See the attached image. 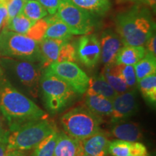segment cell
<instances>
[{
	"label": "cell",
	"instance_id": "26",
	"mask_svg": "<svg viewBox=\"0 0 156 156\" xmlns=\"http://www.w3.org/2000/svg\"><path fill=\"white\" fill-rule=\"evenodd\" d=\"M58 132L56 131L46 136L34 148L32 156H54Z\"/></svg>",
	"mask_w": 156,
	"mask_h": 156
},
{
	"label": "cell",
	"instance_id": "24",
	"mask_svg": "<svg viewBox=\"0 0 156 156\" xmlns=\"http://www.w3.org/2000/svg\"><path fill=\"white\" fill-rule=\"evenodd\" d=\"M137 85L142 96L148 103L155 106L156 103V75L155 74L144 77L137 82Z\"/></svg>",
	"mask_w": 156,
	"mask_h": 156
},
{
	"label": "cell",
	"instance_id": "31",
	"mask_svg": "<svg viewBox=\"0 0 156 156\" xmlns=\"http://www.w3.org/2000/svg\"><path fill=\"white\" fill-rule=\"evenodd\" d=\"M77 61L76 48L73 44L67 41L62 44L56 62H72Z\"/></svg>",
	"mask_w": 156,
	"mask_h": 156
},
{
	"label": "cell",
	"instance_id": "37",
	"mask_svg": "<svg viewBox=\"0 0 156 156\" xmlns=\"http://www.w3.org/2000/svg\"><path fill=\"white\" fill-rule=\"evenodd\" d=\"M7 23V11L3 4L0 3V29H4Z\"/></svg>",
	"mask_w": 156,
	"mask_h": 156
},
{
	"label": "cell",
	"instance_id": "23",
	"mask_svg": "<svg viewBox=\"0 0 156 156\" xmlns=\"http://www.w3.org/2000/svg\"><path fill=\"white\" fill-rule=\"evenodd\" d=\"M88 88L111 101H113V99L118 94L107 83L101 73L90 78Z\"/></svg>",
	"mask_w": 156,
	"mask_h": 156
},
{
	"label": "cell",
	"instance_id": "33",
	"mask_svg": "<svg viewBox=\"0 0 156 156\" xmlns=\"http://www.w3.org/2000/svg\"><path fill=\"white\" fill-rule=\"evenodd\" d=\"M48 12L50 15L56 14L62 0H36Z\"/></svg>",
	"mask_w": 156,
	"mask_h": 156
},
{
	"label": "cell",
	"instance_id": "27",
	"mask_svg": "<svg viewBox=\"0 0 156 156\" xmlns=\"http://www.w3.org/2000/svg\"><path fill=\"white\" fill-rule=\"evenodd\" d=\"M34 23V22L31 21L22 12H20L13 17L11 20H9L4 29L13 31L17 34L25 35L30 30Z\"/></svg>",
	"mask_w": 156,
	"mask_h": 156
},
{
	"label": "cell",
	"instance_id": "39",
	"mask_svg": "<svg viewBox=\"0 0 156 156\" xmlns=\"http://www.w3.org/2000/svg\"><path fill=\"white\" fill-rule=\"evenodd\" d=\"M142 4L147 6L150 9H151L153 12L155 11L156 8V0H139Z\"/></svg>",
	"mask_w": 156,
	"mask_h": 156
},
{
	"label": "cell",
	"instance_id": "13",
	"mask_svg": "<svg viewBox=\"0 0 156 156\" xmlns=\"http://www.w3.org/2000/svg\"><path fill=\"white\" fill-rule=\"evenodd\" d=\"M111 128V135L117 140L127 142H138L143 137V133L139 124L125 120L113 123Z\"/></svg>",
	"mask_w": 156,
	"mask_h": 156
},
{
	"label": "cell",
	"instance_id": "15",
	"mask_svg": "<svg viewBox=\"0 0 156 156\" xmlns=\"http://www.w3.org/2000/svg\"><path fill=\"white\" fill-rule=\"evenodd\" d=\"M82 141L84 153L91 156H107L111 141L104 132L100 131Z\"/></svg>",
	"mask_w": 156,
	"mask_h": 156
},
{
	"label": "cell",
	"instance_id": "25",
	"mask_svg": "<svg viewBox=\"0 0 156 156\" xmlns=\"http://www.w3.org/2000/svg\"><path fill=\"white\" fill-rule=\"evenodd\" d=\"M21 12L34 23L44 18L48 15L47 10L36 0L25 1Z\"/></svg>",
	"mask_w": 156,
	"mask_h": 156
},
{
	"label": "cell",
	"instance_id": "14",
	"mask_svg": "<svg viewBox=\"0 0 156 156\" xmlns=\"http://www.w3.org/2000/svg\"><path fill=\"white\" fill-rule=\"evenodd\" d=\"M83 153L81 140L75 139L65 132H58L54 156H81Z\"/></svg>",
	"mask_w": 156,
	"mask_h": 156
},
{
	"label": "cell",
	"instance_id": "43",
	"mask_svg": "<svg viewBox=\"0 0 156 156\" xmlns=\"http://www.w3.org/2000/svg\"><path fill=\"white\" fill-rule=\"evenodd\" d=\"M2 1V0H0V2H1Z\"/></svg>",
	"mask_w": 156,
	"mask_h": 156
},
{
	"label": "cell",
	"instance_id": "34",
	"mask_svg": "<svg viewBox=\"0 0 156 156\" xmlns=\"http://www.w3.org/2000/svg\"><path fill=\"white\" fill-rule=\"evenodd\" d=\"M130 156H149L147 148L141 142H132Z\"/></svg>",
	"mask_w": 156,
	"mask_h": 156
},
{
	"label": "cell",
	"instance_id": "1",
	"mask_svg": "<svg viewBox=\"0 0 156 156\" xmlns=\"http://www.w3.org/2000/svg\"><path fill=\"white\" fill-rule=\"evenodd\" d=\"M0 111L9 126V131L25 123L48 116L7 79L0 80Z\"/></svg>",
	"mask_w": 156,
	"mask_h": 156
},
{
	"label": "cell",
	"instance_id": "9",
	"mask_svg": "<svg viewBox=\"0 0 156 156\" xmlns=\"http://www.w3.org/2000/svg\"><path fill=\"white\" fill-rule=\"evenodd\" d=\"M46 69L65 82L76 94L83 95L88 88L89 77L75 62H54Z\"/></svg>",
	"mask_w": 156,
	"mask_h": 156
},
{
	"label": "cell",
	"instance_id": "36",
	"mask_svg": "<svg viewBox=\"0 0 156 156\" xmlns=\"http://www.w3.org/2000/svg\"><path fill=\"white\" fill-rule=\"evenodd\" d=\"M155 43H156V36L154 34L151 38H150L145 43V50L146 52L153 54V56H156V48H155Z\"/></svg>",
	"mask_w": 156,
	"mask_h": 156
},
{
	"label": "cell",
	"instance_id": "22",
	"mask_svg": "<svg viewBox=\"0 0 156 156\" xmlns=\"http://www.w3.org/2000/svg\"><path fill=\"white\" fill-rule=\"evenodd\" d=\"M136 80L140 81L144 77L156 73V57L146 52L144 57L134 65Z\"/></svg>",
	"mask_w": 156,
	"mask_h": 156
},
{
	"label": "cell",
	"instance_id": "4",
	"mask_svg": "<svg viewBox=\"0 0 156 156\" xmlns=\"http://www.w3.org/2000/svg\"><path fill=\"white\" fill-rule=\"evenodd\" d=\"M56 131L55 123L48 117L25 123L9 130L7 150L25 151L34 149L46 136Z\"/></svg>",
	"mask_w": 156,
	"mask_h": 156
},
{
	"label": "cell",
	"instance_id": "10",
	"mask_svg": "<svg viewBox=\"0 0 156 156\" xmlns=\"http://www.w3.org/2000/svg\"><path fill=\"white\" fill-rule=\"evenodd\" d=\"M138 109L136 89L118 93L112 101V112L110 116L112 122L127 119L134 116Z\"/></svg>",
	"mask_w": 156,
	"mask_h": 156
},
{
	"label": "cell",
	"instance_id": "19",
	"mask_svg": "<svg viewBox=\"0 0 156 156\" xmlns=\"http://www.w3.org/2000/svg\"><path fill=\"white\" fill-rule=\"evenodd\" d=\"M144 46H123L116 56L115 64L134 66L145 55Z\"/></svg>",
	"mask_w": 156,
	"mask_h": 156
},
{
	"label": "cell",
	"instance_id": "17",
	"mask_svg": "<svg viewBox=\"0 0 156 156\" xmlns=\"http://www.w3.org/2000/svg\"><path fill=\"white\" fill-rule=\"evenodd\" d=\"M85 105L90 112L100 116H111L112 112V101L87 88L85 92Z\"/></svg>",
	"mask_w": 156,
	"mask_h": 156
},
{
	"label": "cell",
	"instance_id": "28",
	"mask_svg": "<svg viewBox=\"0 0 156 156\" xmlns=\"http://www.w3.org/2000/svg\"><path fill=\"white\" fill-rule=\"evenodd\" d=\"M114 66L116 72L127 85L129 89L130 90H135L137 85V80H136L134 66L117 64H114Z\"/></svg>",
	"mask_w": 156,
	"mask_h": 156
},
{
	"label": "cell",
	"instance_id": "32",
	"mask_svg": "<svg viewBox=\"0 0 156 156\" xmlns=\"http://www.w3.org/2000/svg\"><path fill=\"white\" fill-rule=\"evenodd\" d=\"M25 2V0H2L0 2V3L3 4L7 8V23L22 12Z\"/></svg>",
	"mask_w": 156,
	"mask_h": 156
},
{
	"label": "cell",
	"instance_id": "20",
	"mask_svg": "<svg viewBox=\"0 0 156 156\" xmlns=\"http://www.w3.org/2000/svg\"><path fill=\"white\" fill-rule=\"evenodd\" d=\"M70 1L74 5L87 10L95 16L105 15L112 7V2L110 0H70Z\"/></svg>",
	"mask_w": 156,
	"mask_h": 156
},
{
	"label": "cell",
	"instance_id": "16",
	"mask_svg": "<svg viewBox=\"0 0 156 156\" xmlns=\"http://www.w3.org/2000/svg\"><path fill=\"white\" fill-rule=\"evenodd\" d=\"M66 40L56 38H44L39 42L42 69H46L51 64L56 62L62 44Z\"/></svg>",
	"mask_w": 156,
	"mask_h": 156
},
{
	"label": "cell",
	"instance_id": "3",
	"mask_svg": "<svg viewBox=\"0 0 156 156\" xmlns=\"http://www.w3.org/2000/svg\"><path fill=\"white\" fill-rule=\"evenodd\" d=\"M0 67L11 84L34 98L38 97L42 67L40 64L9 57H0Z\"/></svg>",
	"mask_w": 156,
	"mask_h": 156
},
{
	"label": "cell",
	"instance_id": "18",
	"mask_svg": "<svg viewBox=\"0 0 156 156\" xmlns=\"http://www.w3.org/2000/svg\"><path fill=\"white\" fill-rule=\"evenodd\" d=\"M45 19L48 23V28L44 38H56L69 41L72 38L73 33L57 15H52Z\"/></svg>",
	"mask_w": 156,
	"mask_h": 156
},
{
	"label": "cell",
	"instance_id": "8",
	"mask_svg": "<svg viewBox=\"0 0 156 156\" xmlns=\"http://www.w3.org/2000/svg\"><path fill=\"white\" fill-rule=\"evenodd\" d=\"M56 14L73 35L89 34L95 24L94 15L74 5L70 0H62Z\"/></svg>",
	"mask_w": 156,
	"mask_h": 156
},
{
	"label": "cell",
	"instance_id": "2",
	"mask_svg": "<svg viewBox=\"0 0 156 156\" xmlns=\"http://www.w3.org/2000/svg\"><path fill=\"white\" fill-rule=\"evenodd\" d=\"M116 30L123 46H145L155 34V23L149 9L134 5L117 15Z\"/></svg>",
	"mask_w": 156,
	"mask_h": 156
},
{
	"label": "cell",
	"instance_id": "30",
	"mask_svg": "<svg viewBox=\"0 0 156 156\" xmlns=\"http://www.w3.org/2000/svg\"><path fill=\"white\" fill-rule=\"evenodd\" d=\"M48 28V23L46 19L38 20L33 24L30 30L28 31L25 36L32 38L36 42H41L44 38L46 31Z\"/></svg>",
	"mask_w": 156,
	"mask_h": 156
},
{
	"label": "cell",
	"instance_id": "7",
	"mask_svg": "<svg viewBox=\"0 0 156 156\" xmlns=\"http://www.w3.org/2000/svg\"><path fill=\"white\" fill-rule=\"evenodd\" d=\"M39 90L46 108L53 114L63 110L76 96V93L65 82L46 69L41 77Z\"/></svg>",
	"mask_w": 156,
	"mask_h": 156
},
{
	"label": "cell",
	"instance_id": "42",
	"mask_svg": "<svg viewBox=\"0 0 156 156\" xmlns=\"http://www.w3.org/2000/svg\"><path fill=\"white\" fill-rule=\"evenodd\" d=\"M81 156H91V155H90L88 154H86V153H83Z\"/></svg>",
	"mask_w": 156,
	"mask_h": 156
},
{
	"label": "cell",
	"instance_id": "29",
	"mask_svg": "<svg viewBox=\"0 0 156 156\" xmlns=\"http://www.w3.org/2000/svg\"><path fill=\"white\" fill-rule=\"evenodd\" d=\"M132 142L116 140L110 142L108 153L112 156H130Z\"/></svg>",
	"mask_w": 156,
	"mask_h": 156
},
{
	"label": "cell",
	"instance_id": "41",
	"mask_svg": "<svg viewBox=\"0 0 156 156\" xmlns=\"http://www.w3.org/2000/svg\"><path fill=\"white\" fill-rule=\"evenodd\" d=\"M123 2H131V1H136V0H121Z\"/></svg>",
	"mask_w": 156,
	"mask_h": 156
},
{
	"label": "cell",
	"instance_id": "38",
	"mask_svg": "<svg viewBox=\"0 0 156 156\" xmlns=\"http://www.w3.org/2000/svg\"><path fill=\"white\" fill-rule=\"evenodd\" d=\"M5 156H26L22 151L19 150H7Z\"/></svg>",
	"mask_w": 156,
	"mask_h": 156
},
{
	"label": "cell",
	"instance_id": "12",
	"mask_svg": "<svg viewBox=\"0 0 156 156\" xmlns=\"http://www.w3.org/2000/svg\"><path fill=\"white\" fill-rule=\"evenodd\" d=\"M100 44L101 58L103 63L105 65L115 64L116 54L123 45L117 33L112 29L103 30L101 34Z\"/></svg>",
	"mask_w": 156,
	"mask_h": 156
},
{
	"label": "cell",
	"instance_id": "40",
	"mask_svg": "<svg viewBox=\"0 0 156 156\" xmlns=\"http://www.w3.org/2000/svg\"><path fill=\"white\" fill-rule=\"evenodd\" d=\"M7 148V142H0V156H5Z\"/></svg>",
	"mask_w": 156,
	"mask_h": 156
},
{
	"label": "cell",
	"instance_id": "21",
	"mask_svg": "<svg viewBox=\"0 0 156 156\" xmlns=\"http://www.w3.org/2000/svg\"><path fill=\"white\" fill-rule=\"evenodd\" d=\"M101 74L107 83L117 93H122L130 90L121 76L116 72L114 64L105 65Z\"/></svg>",
	"mask_w": 156,
	"mask_h": 156
},
{
	"label": "cell",
	"instance_id": "6",
	"mask_svg": "<svg viewBox=\"0 0 156 156\" xmlns=\"http://www.w3.org/2000/svg\"><path fill=\"white\" fill-rule=\"evenodd\" d=\"M102 122L101 116L83 106L70 109L61 117V124L65 133L79 140L101 131Z\"/></svg>",
	"mask_w": 156,
	"mask_h": 156
},
{
	"label": "cell",
	"instance_id": "11",
	"mask_svg": "<svg viewBox=\"0 0 156 156\" xmlns=\"http://www.w3.org/2000/svg\"><path fill=\"white\" fill-rule=\"evenodd\" d=\"M76 52L77 58L85 67H95L101 58V44L96 35H83L78 41Z\"/></svg>",
	"mask_w": 156,
	"mask_h": 156
},
{
	"label": "cell",
	"instance_id": "35",
	"mask_svg": "<svg viewBox=\"0 0 156 156\" xmlns=\"http://www.w3.org/2000/svg\"><path fill=\"white\" fill-rule=\"evenodd\" d=\"M5 117L0 111V142H7L9 134V129H6Z\"/></svg>",
	"mask_w": 156,
	"mask_h": 156
},
{
	"label": "cell",
	"instance_id": "5",
	"mask_svg": "<svg viewBox=\"0 0 156 156\" xmlns=\"http://www.w3.org/2000/svg\"><path fill=\"white\" fill-rule=\"evenodd\" d=\"M0 57L25 60L40 65L41 62L39 43L7 29H2L0 34Z\"/></svg>",
	"mask_w": 156,
	"mask_h": 156
}]
</instances>
